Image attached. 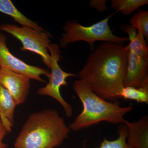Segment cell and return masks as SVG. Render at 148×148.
I'll list each match as a JSON object with an SVG mask.
<instances>
[{
	"instance_id": "obj_9",
	"label": "cell",
	"mask_w": 148,
	"mask_h": 148,
	"mask_svg": "<svg viewBox=\"0 0 148 148\" xmlns=\"http://www.w3.org/2000/svg\"><path fill=\"white\" fill-rule=\"evenodd\" d=\"M148 58L128 50L127 64L123 85L148 89Z\"/></svg>"
},
{
	"instance_id": "obj_6",
	"label": "cell",
	"mask_w": 148,
	"mask_h": 148,
	"mask_svg": "<svg viewBox=\"0 0 148 148\" xmlns=\"http://www.w3.org/2000/svg\"><path fill=\"white\" fill-rule=\"evenodd\" d=\"M51 56V70L49 82L44 87L40 88L37 91V94L48 95L54 98L60 103L64 108L67 117L72 116L73 109L71 105L66 102L61 95L60 89L61 86H66V79L69 77H76L75 74L67 73L63 71L58 64L61 57L60 49L57 45L50 44L48 47Z\"/></svg>"
},
{
	"instance_id": "obj_16",
	"label": "cell",
	"mask_w": 148,
	"mask_h": 148,
	"mask_svg": "<svg viewBox=\"0 0 148 148\" xmlns=\"http://www.w3.org/2000/svg\"><path fill=\"white\" fill-rule=\"evenodd\" d=\"M119 137L114 140H109L104 138L98 148H130L127 143V127L124 124H121L118 130ZM84 148H86L84 147Z\"/></svg>"
},
{
	"instance_id": "obj_15",
	"label": "cell",
	"mask_w": 148,
	"mask_h": 148,
	"mask_svg": "<svg viewBox=\"0 0 148 148\" xmlns=\"http://www.w3.org/2000/svg\"><path fill=\"white\" fill-rule=\"evenodd\" d=\"M119 98L148 104V89L125 86L123 88Z\"/></svg>"
},
{
	"instance_id": "obj_7",
	"label": "cell",
	"mask_w": 148,
	"mask_h": 148,
	"mask_svg": "<svg viewBox=\"0 0 148 148\" xmlns=\"http://www.w3.org/2000/svg\"><path fill=\"white\" fill-rule=\"evenodd\" d=\"M7 40V37L0 32V66L24 75L30 79L45 83V81L41 78V76H45L49 79L50 73L46 69L29 65L14 56L9 50Z\"/></svg>"
},
{
	"instance_id": "obj_8",
	"label": "cell",
	"mask_w": 148,
	"mask_h": 148,
	"mask_svg": "<svg viewBox=\"0 0 148 148\" xmlns=\"http://www.w3.org/2000/svg\"><path fill=\"white\" fill-rule=\"evenodd\" d=\"M30 79L24 75L0 66V84L10 92L17 106L26 102L31 88Z\"/></svg>"
},
{
	"instance_id": "obj_18",
	"label": "cell",
	"mask_w": 148,
	"mask_h": 148,
	"mask_svg": "<svg viewBox=\"0 0 148 148\" xmlns=\"http://www.w3.org/2000/svg\"><path fill=\"white\" fill-rule=\"evenodd\" d=\"M106 2V0H91L89 2V6L99 12H103L108 10Z\"/></svg>"
},
{
	"instance_id": "obj_5",
	"label": "cell",
	"mask_w": 148,
	"mask_h": 148,
	"mask_svg": "<svg viewBox=\"0 0 148 148\" xmlns=\"http://www.w3.org/2000/svg\"><path fill=\"white\" fill-rule=\"evenodd\" d=\"M0 32L12 35L21 42L22 51H29L39 55L43 63L50 69L51 58L49 53L51 44L50 33L40 31L29 27H19L15 24H3L0 25Z\"/></svg>"
},
{
	"instance_id": "obj_11",
	"label": "cell",
	"mask_w": 148,
	"mask_h": 148,
	"mask_svg": "<svg viewBox=\"0 0 148 148\" xmlns=\"http://www.w3.org/2000/svg\"><path fill=\"white\" fill-rule=\"evenodd\" d=\"M16 102L8 90L0 84V120L8 133H10L14 124Z\"/></svg>"
},
{
	"instance_id": "obj_17",
	"label": "cell",
	"mask_w": 148,
	"mask_h": 148,
	"mask_svg": "<svg viewBox=\"0 0 148 148\" xmlns=\"http://www.w3.org/2000/svg\"><path fill=\"white\" fill-rule=\"evenodd\" d=\"M130 25L143 35L146 40L148 41V12L139 10L130 19Z\"/></svg>"
},
{
	"instance_id": "obj_10",
	"label": "cell",
	"mask_w": 148,
	"mask_h": 148,
	"mask_svg": "<svg viewBox=\"0 0 148 148\" xmlns=\"http://www.w3.org/2000/svg\"><path fill=\"white\" fill-rule=\"evenodd\" d=\"M127 127V143L130 148H148V116L137 121L130 122L125 120Z\"/></svg>"
},
{
	"instance_id": "obj_14",
	"label": "cell",
	"mask_w": 148,
	"mask_h": 148,
	"mask_svg": "<svg viewBox=\"0 0 148 148\" xmlns=\"http://www.w3.org/2000/svg\"><path fill=\"white\" fill-rule=\"evenodd\" d=\"M111 6L122 14L128 15L139 8L148 4V0H112Z\"/></svg>"
},
{
	"instance_id": "obj_1",
	"label": "cell",
	"mask_w": 148,
	"mask_h": 148,
	"mask_svg": "<svg viewBox=\"0 0 148 148\" xmlns=\"http://www.w3.org/2000/svg\"><path fill=\"white\" fill-rule=\"evenodd\" d=\"M128 48L123 44L104 42L90 53L78 76L104 100L119 98L127 64Z\"/></svg>"
},
{
	"instance_id": "obj_3",
	"label": "cell",
	"mask_w": 148,
	"mask_h": 148,
	"mask_svg": "<svg viewBox=\"0 0 148 148\" xmlns=\"http://www.w3.org/2000/svg\"><path fill=\"white\" fill-rule=\"evenodd\" d=\"M73 88L83 106L82 112L69 125L70 129L73 131L88 128L103 121L113 124H123L125 116L132 110V106L120 107L117 103L101 98L79 80L75 81Z\"/></svg>"
},
{
	"instance_id": "obj_13",
	"label": "cell",
	"mask_w": 148,
	"mask_h": 148,
	"mask_svg": "<svg viewBox=\"0 0 148 148\" xmlns=\"http://www.w3.org/2000/svg\"><path fill=\"white\" fill-rule=\"evenodd\" d=\"M0 12L12 17L23 27H30L40 31H45L19 11L10 0H0Z\"/></svg>"
},
{
	"instance_id": "obj_4",
	"label": "cell",
	"mask_w": 148,
	"mask_h": 148,
	"mask_svg": "<svg viewBox=\"0 0 148 148\" xmlns=\"http://www.w3.org/2000/svg\"><path fill=\"white\" fill-rule=\"evenodd\" d=\"M116 12L90 26H84L75 21H68L64 27L65 33L62 34L60 40L61 47H66L68 45L76 42H87L91 49L97 41H104L123 44L128 41L127 37L115 36L111 30L109 21Z\"/></svg>"
},
{
	"instance_id": "obj_19",
	"label": "cell",
	"mask_w": 148,
	"mask_h": 148,
	"mask_svg": "<svg viewBox=\"0 0 148 148\" xmlns=\"http://www.w3.org/2000/svg\"><path fill=\"white\" fill-rule=\"evenodd\" d=\"M7 133L6 130L0 120V148H6L8 146L3 142V140Z\"/></svg>"
},
{
	"instance_id": "obj_12",
	"label": "cell",
	"mask_w": 148,
	"mask_h": 148,
	"mask_svg": "<svg viewBox=\"0 0 148 148\" xmlns=\"http://www.w3.org/2000/svg\"><path fill=\"white\" fill-rule=\"evenodd\" d=\"M121 29L128 35L129 45L127 46L130 51L143 58H148V48L143 35L130 24H123Z\"/></svg>"
},
{
	"instance_id": "obj_2",
	"label": "cell",
	"mask_w": 148,
	"mask_h": 148,
	"mask_svg": "<svg viewBox=\"0 0 148 148\" xmlns=\"http://www.w3.org/2000/svg\"><path fill=\"white\" fill-rule=\"evenodd\" d=\"M70 132L58 111L47 109L29 116L14 146L15 148H54L64 143Z\"/></svg>"
}]
</instances>
